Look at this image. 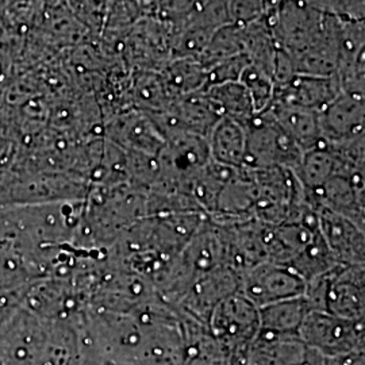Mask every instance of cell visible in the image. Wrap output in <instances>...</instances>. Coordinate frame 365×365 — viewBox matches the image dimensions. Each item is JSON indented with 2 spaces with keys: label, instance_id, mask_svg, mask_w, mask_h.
<instances>
[{
  "label": "cell",
  "instance_id": "6da1fadb",
  "mask_svg": "<svg viewBox=\"0 0 365 365\" xmlns=\"http://www.w3.org/2000/svg\"><path fill=\"white\" fill-rule=\"evenodd\" d=\"M364 265H337L306 283L303 297L312 310L364 321Z\"/></svg>",
  "mask_w": 365,
  "mask_h": 365
},
{
  "label": "cell",
  "instance_id": "7a4b0ae2",
  "mask_svg": "<svg viewBox=\"0 0 365 365\" xmlns=\"http://www.w3.org/2000/svg\"><path fill=\"white\" fill-rule=\"evenodd\" d=\"M207 327L210 334L232 353L235 365H245L249 346L261 329L259 307L235 292L214 309Z\"/></svg>",
  "mask_w": 365,
  "mask_h": 365
},
{
  "label": "cell",
  "instance_id": "3957f363",
  "mask_svg": "<svg viewBox=\"0 0 365 365\" xmlns=\"http://www.w3.org/2000/svg\"><path fill=\"white\" fill-rule=\"evenodd\" d=\"M247 156L244 168H286L295 170L303 152L267 111L256 114L244 125Z\"/></svg>",
  "mask_w": 365,
  "mask_h": 365
},
{
  "label": "cell",
  "instance_id": "277c9868",
  "mask_svg": "<svg viewBox=\"0 0 365 365\" xmlns=\"http://www.w3.org/2000/svg\"><path fill=\"white\" fill-rule=\"evenodd\" d=\"M299 339L310 349L329 357L363 353L364 321H352L312 310L300 327Z\"/></svg>",
  "mask_w": 365,
  "mask_h": 365
},
{
  "label": "cell",
  "instance_id": "5b68a950",
  "mask_svg": "<svg viewBox=\"0 0 365 365\" xmlns=\"http://www.w3.org/2000/svg\"><path fill=\"white\" fill-rule=\"evenodd\" d=\"M304 280L289 267L271 261L240 272V294L259 309L304 294Z\"/></svg>",
  "mask_w": 365,
  "mask_h": 365
},
{
  "label": "cell",
  "instance_id": "8992f818",
  "mask_svg": "<svg viewBox=\"0 0 365 365\" xmlns=\"http://www.w3.org/2000/svg\"><path fill=\"white\" fill-rule=\"evenodd\" d=\"M364 170H341L321 188L304 195L314 210L336 212L364 230Z\"/></svg>",
  "mask_w": 365,
  "mask_h": 365
},
{
  "label": "cell",
  "instance_id": "52a82bcc",
  "mask_svg": "<svg viewBox=\"0 0 365 365\" xmlns=\"http://www.w3.org/2000/svg\"><path fill=\"white\" fill-rule=\"evenodd\" d=\"M238 291L240 274L232 267L221 265L196 276L175 309L207 327L214 309Z\"/></svg>",
  "mask_w": 365,
  "mask_h": 365
},
{
  "label": "cell",
  "instance_id": "ba28073f",
  "mask_svg": "<svg viewBox=\"0 0 365 365\" xmlns=\"http://www.w3.org/2000/svg\"><path fill=\"white\" fill-rule=\"evenodd\" d=\"M321 138L329 145L349 143L364 137V99L339 92L318 113Z\"/></svg>",
  "mask_w": 365,
  "mask_h": 365
},
{
  "label": "cell",
  "instance_id": "9c48e42d",
  "mask_svg": "<svg viewBox=\"0 0 365 365\" xmlns=\"http://www.w3.org/2000/svg\"><path fill=\"white\" fill-rule=\"evenodd\" d=\"M319 232L329 252L339 265H365L364 230L356 223L327 209L314 210Z\"/></svg>",
  "mask_w": 365,
  "mask_h": 365
},
{
  "label": "cell",
  "instance_id": "30bf717a",
  "mask_svg": "<svg viewBox=\"0 0 365 365\" xmlns=\"http://www.w3.org/2000/svg\"><path fill=\"white\" fill-rule=\"evenodd\" d=\"M339 92L336 75L314 76L297 73L287 84L274 90V101L319 113L339 96Z\"/></svg>",
  "mask_w": 365,
  "mask_h": 365
},
{
  "label": "cell",
  "instance_id": "8fae6325",
  "mask_svg": "<svg viewBox=\"0 0 365 365\" xmlns=\"http://www.w3.org/2000/svg\"><path fill=\"white\" fill-rule=\"evenodd\" d=\"M114 134L118 143L129 152L158 156L165 146V138L158 130L156 123L141 110H133L122 115L114 125Z\"/></svg>",
  "mask_w": 365,
  "mask_h": 365
},
{
  "label": "cell",
  "instance_id": "7c38bea8",
  "mask_svg": "<svg viewBox=\"0 0 365 365\" xmlns=\"http://www.w3.org/2000/svg\"><path fill=\"white\" fill-rule=\"evenodd\" d=\"M265 111L274 118V122L298 145L302 152H307L322 143L318 113L277 101H272Z\"/></svg>",
  "mask_w": 365,
  "mask_h": 365
},
{
  "label": "cell",
  "instance_id": "4fadbf2b",
  "mask_svg": "<svg viewBox=\"0 0 365 365\" xmlns=\"http://www.w3.org/2000/svg\"><path fill=\"white\" fill-rule=\"evenodd\" d=\"M210 158L221 165L244 168L247 156V131L242 123L222 117L207 137Z\"/></svg>",
  "mask_w": 365,
  "mask_h": 365
},
{
  "label": "cell",
  "instance_id": "5bb4252c",
  "mask_svg": "<svg viewBox=\"0 0 365 365\" xmlns=\"http://www.w3.org/2000/svg\"><path fill=\"white\" fill-rule=\"evenodd\" d=\"M310 312L312 307L303 295L264 306L259 309L261 329L279 334L299 336L300 327Z\"/></svg>",
  "mask_w": 365,
  "mask_h": 365
},
{
  "label": "cell",
  "instance_id": "9a60e30c",
  "mask_svg": "<svg viewBox=\"0 0 365 365\" xmlns=\"http://www.w3.org/2000/svg\"><path fill=\"white\" fill-rule=\"evenodd\" d=\"M203 91L218 107L222 117L232 118L245 125L256 115L248 90L241 81L214 84L206 87Z\"/></svg>",
  "mask_w": 365,
  "mask_h": 365
},
{
  "label": "cell",
  "instance_id": "2e32d148",
  "mask_svg": "<svg viewBox=\"0 0 365 365\" xmlns=\"http://www.w3.org/2000/svg\"><path fill=\"white\" fill-rule=\"evenodd\" d=\"M240 81L248 90L256 114H260L271 106L274 96V80L271 76L249 64Z\"/></svg>",
  "mask_w": 365,
  "mask_h": 365
},
{
  "label": "cell",
  "instance_id": "e0dca14e",
  "mask_svg": "<svg viewBox=\"0 0 365 365\" xmlns=\"http://www.w3.org/2000/svg\"><path fill=\"white\" fill-rule=\"evenodd\" d=\"M300 3L344 21H364V0H300Z\"/></svg>",
  "mask_w": 365,
  "mask_h": 365
},
{
  "label": "cell",
  "instance_id": "ac0fdd59",
  "mask_svg": "<svg viewBox=\"0 0 365 365\" xmlns=\"http://www.w3.org/2000/svg\"><path fill=\"white\" fill-rule=\"evenodd\" d=\"M248 57L245 54H240L232 57L229 60H225L217 66H211L207 69V86L222 84L229 81H240L242 72L249 66Z\"/></svg>",
  "mask_w": 365,
  "mask_h": 365
},
{
  "label": "cell",
  "instance_id": "d6986e66",
  "mask_svg": "<svg viewBox=\"0 0 365 365\" xmlns=\"http://www.w3.org/2000/svg\"><path fill=\"white\" fill-rule=\"evenodd\" d=\"M229 22L245 25L265 15L264 0H227Z\"/></svg>",
  "mask_w": 365,
  "mask_h": 365
}]
</instances>
